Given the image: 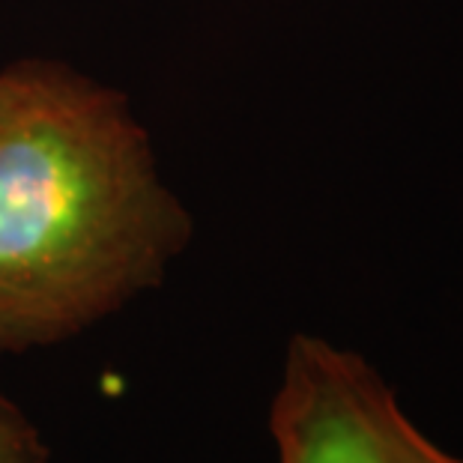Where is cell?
<instances>
[{
  "mask_svg": "<svg viewBox=\"0 0 463 463\" xmlns=\"http://www.w3.org/2000/svg\"><path fill=\"white\" fill-rule=\"evenodd\" d=\"M266 430L272 463H463L362 353L308 332L284 347Z\"/></svg>",
  "mask_w": 463,
  "mask_h": 463,
  "instance_id": "cell-2",
  "label": "cell"
},
{
  "mask_svg": "<svg viewBox=\"0 0 463 463\" xmlns=\"http://www.w3.org/2000/svg\"><path fill=\"white\" fill-rule=\"evenodd\" d=\"M0 463H52V449L36 421L0 392Z\"/></svg>",
  "mask_w": 463,
  "mask_h": 463,
  "instance_id": "cell-3",
  "label": "cell"
},
{
  "mask_svg": "<svg viewBox=\"0 0 463 463\" xmlns=\"http://www.w3.org/2000/svg\"><path fill=\"white\" fill-rule=\"evenodd\" d=\"M192 236L120 90L45 57L0 69V356L159 290Z\"/></svg>",
  "mask_w": 463,
  "mask_h": 463,
  "instance_id": "cell-1",
  "label": "cell"
}]
</instances>
